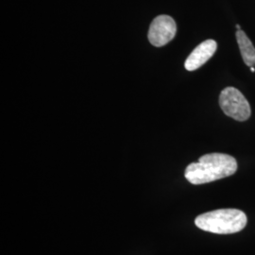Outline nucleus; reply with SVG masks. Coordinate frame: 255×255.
<instances>
[{
  "label": "nucleus",
  "instance_id": "nucleus-4",
  "mask_svg": "<svg viewBox=\"0 0 255 255\" xmlns=\"http://www.w3.org/2000/svg\"><path fill=\"white\" fill-rule=\"evenodd\" d=\"M177 32L174 19L168 15H159L153 19L148 30V40L152 46L160 47L169 43Z\"/></svg>",
  "mask_w": 255,
  "mask_h": 255
},
{
  "label": "nucleus",
  "instance_id": "nucleus-6",
  "mask_svg": "<svg viewBox=\"0 0 255 255\" xmlns=\"http://www.w3.org/2000/svg\"><path fill=\"white\" fill-rule=\"evenodd\" d=\"M237 44L244 63L252 67L255 65V47L243 30L237 31Z\"/></svg>",
  "mask_w": 255,
  "mask_h": 255
},
{
  "label": "nucleus",
  "instance_id": "nucleus-5",
  "mask_svg": "<svg viewBox=\"0 0 255 255\" xmlns=\"http://www.w3.org/2000/svg\"><path fill=\"white\" fill-rule=\"evenodd\" d=\"M218 48V44L215 40H206L197 46L191 54L188 56L184 63V67L188 71L199 69L201 66L209 61L211 57L215 54Z\"/></svg>",
  "mask_w": 255,
  "mask_h": 255
},
{
  "label": "nucleus",
  "instance_id": "nucleus-8",
  "mask_svg": "<svg viewBox=\"0 0 255 255\" xmlns=\"http://www.w3.org/2000/svg\"><path fill=\"white\" fill-rule=\"evenodd\" d=\"M237 30H241V27L239 25H237Z\"/></svg>",
  "mask_w": 255,
  "mask_h": 255
},
{
  "label": "nucleus",
  "instance_id": "nucleus-7",
  "mask_svg": "<svg viewBox=\"0 0 255 255\" xmlns=\"http://www.w3.org/2000/svg\"><path fill=\"white\" fill-rule=\"evenodd\" d=\"M251 70H252V72H255V66H252V67H251Z\"/></svg>",
  "mask_w": 255,
  "mask_h": 255
},
{
  "label": "nucleus",
  "instance_id": "nucleus-3",
  "mask_svg": "<svg viewBox=\"0 0 255 255\" xmlns=\"http://www.w3.org/2000/svg\"><path fill=\"white\" fill-rule=\"evenodd\" d=\"M219 105L225 115L237 121H245L251 117L250 103L235 87H227L220 93Z\"/></svg>",
  "mask_w": 255,
  "mask_h": 255
},
{
  "label": "nucleus",
  "instance_id": "nucleus-1",
  "mask_svg": "<svg viewBox=\"0 0 255 255\" xmlns=\"http://www.w3.org/2000/svg\"><path fill=\"white\" fill-rule=\"evenodd\" d=\"M237 170V160L233 156L210 153L201 156L199 162L189 164L184 176L192 184H203L232 176Z\"/></svg>",
  "mask_w": 255,
  "mask_h": 255
},
{
  "label": "nucleus",
  "instance_id": "nucleus-2",
  "mask_svg": "<svg viewBox=\"0 0 255 255\" xmlns=\"http://www.w3.org/2000/svg\"><path fill=\"white\" fill-rule=\"evenodd\" d=\"M248 219L244 212L237 209H219L200 215L195 220L198 228L218 234H236L246 227Z\"/></svg>",
  "mask_w": 255,
  "mask_h": 255
}]
</instances>
